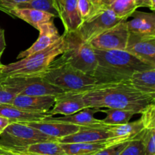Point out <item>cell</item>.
<instances>
[{
	"mask_svg": "<svg viewBox=\"0 0 155 155\" xmlns=\"http://www.w3.org/2000/svg\"><path fill=\"white\" fill-rule=\"evenodd\" d=\"M131 21H127L130 33L142 35H155V15L152 13L135 11Z\"/></svg>",
	"mask_w": 155,
	"mask_h": 155,
	"instance_id": "cell-17",
	"label": "cell"
},
{
	"mask_svg": "<svg viewBox=\"0 0 155 155\" xmlns=\"http://www.w3.org/2000/svg\"><path fill=\"white\" fill-rule=\"evenodd\" d=\"M0 137V144L20 153L31 144L57 140L21 122H11Z\"/></svg>",
	"mask_w": 155,
	"mask_h": 155,
	"instance_id": "cell-6",
	"label": "cell"
},
{
	"mask_svg": "<svg viewBox=\"0 0 155 155\" xmlns=\"http://www.w3.org/2000/svg\"><path fill=\"white\" fill-rule=\"evenodd\" d=\"M127 143L106 147V148L100 150V151H98V153H96L94 155H118L120 153V152L123 150V148L125 147Z\"/></svg>",
	"mask_w": 155,
	"mask_h": 155,
	"instance_id": "cell-34",
	"label": "cell"
},
{
	"mask_svg": "<svg viewBox=\"0 0 155 155\" xmlns=\"http://www.w3.org/2000/svg\"><path fill=\"white\" fill-rule=\"evenodd\" d=\"M121 20L124 19H120L111 10L102 6L95 15L83 21L77 31L85 41L90 43L92 40L116 25Z\"/></svg>",
	"mask_w": 155,
	"mask_h": 155,
	"instance_id": "cell-8",
	"label": "cell"
},
{
	"mask_svg": "<svg viewBox=\"0 0 155 155\" xmlns=\"http://www.w3.org/2000/svg\"><path fill=\"white\" fill-rule=\"evenodd\" d=\"M85 108L84 102L78 92H64L55 96L54 106L48 112L51 115L56 114L69 115Z\"/></svg>",
	"mask_w": 155,
	"mask_h": 155,
	"instance_id": "cell-15",
	"label": "cell"
},
{
	"mask_svg": "<svg viewBox=\"0 0 155 155\" xmlns=\"http://www.w3.org/2000/svg\"><path fill=\"white\" fill-rule=\"evenodd\" d=\"M97 65L93 76L97 84L130 81L135 72L155 68L125 50H98L94 49Z\"/></svg>",
	"mask_w": 155,
	"mask_h": 155,
	"instance_id": "cell-2",
	"label": "cell"
},
{
	"mask_svg": "<svg viewBox=\"0 0 155 155\" xmlns=\"http://www.w3.org/2000/svg\"><path fill=\"white\" fill-rule=\"evenodd\" d=\"M77 6L83 21L92 17L102 8L101 0H77Z\"/></svg>",
	"mask_w": 155,
	"mask_h": 155,
	"instance_id": "cell-28",
	"label": "cell"
},
{
	"mask_svg": "<svg viewBox=\"0 0 155 155\" xmlns=\"http://www.w3.org/2000/svg\"><path fill=\"white\" fill-rule=\"evenodd\" d=\"M59 18L61 20L64 32L77 31L83 23L77 6V0H65L59 14Z\"/></svg>",
	"mask_w": 155,
	"mask_h": 155,
	"instance_id": "cell-20",
	"label": "cell"
},
{
	"mask_svg": "<svg viewBox=\"0 0 155 155\" xmlns=\"http://www.w3.org/2000/svg\"><path fill=\"white\" fill-rule=\"evenodd\" d=\"M125 51L155 68V35L130 33Z\"/></svg>",
	"mask_w": 155,
	"mask_h": 155,
	"instance_id": "cell-10",
	"label": "cell"
},
{
	"mask_svg": "<svg viewBox=\"0 0 155 155\" xmlns=\"http://www.w3.org/2000/svg\"><path fill=\"white\" fill-rule=\"evenodd\" d=\"M4 31H5L4 30H2V29H1V28H0V35H1L2 33L3 32H4Z\"/></svg>",
	"mask_w": 155,
	"mask_h": 155,
	"instance_id": "cell-41",
	"label": "cell"
},
{
	"mask_svg": "<svg viewBox=\"0 0 155 155\" xmlns=\"http://www.w3.org/2000/svg\"><path fill=\"white\" fill-rule=\"evenodd\" d=\"M136 7H147L151 11L155 10V0H134Z\"/></svg>",
	"mask_w": 155,
	"mask_h": 155,
	"instance_id": "cell-35",
	"label": "cell"
},
{
	"mask_svg": "<svg viewBox=\"0 0 155 155\" xmlns=\"http://www.w3.org/2000/svg\"><path fill=\"white\" fill-rule=\"evenodd\" d=\"M140 114L145 129H155V103L149 105Z\"/></svg>",
	"mask_w": 155,
	"mask_h": 155,
	"instance_id": "cell-31",
	"label": "cell"
},
{
	"mask_svg": "<svg viewBox=\"0 0 155 155\" xmlns=\"http://www.w3.org/2000/svg\"><path fill=\"white\" fill-rule=\"evenodd\" d=\"M0 115L10 120L12 122H27L39 121L48 116H52L49 112L41 113L24 110L12 104L0 105Z\"/></svg>",
	"mask_w": 155,
	"mask_h": 155,
	"instance_id": "cell-18",
	"label": "cell"
},
{
	"mask_svg": "<svg viewBox=\"0 0 155 155\" xmlns=\"http://www.w3.org/2000/svg\"><path fill=\"white\" fill-rule=\"evenodd\" d=\"M62 36L57 42L42 51L32 54L15 62L0 65V82L12 78L40 77L50 64L62 53Z\"/></svg>",
	"mask_w": 155,
	"mask_h": 155,
	"instance_id": "cell-3",
	"label": "cell"
},
{
	"mask_svg": "<svg viewBox=\"0 0 155 155\" xmlns=\"http://www.w3.org/2000/svg\"><path fill=\"white\" fill-rule=\"evenodd\" d=\"M6 14L12 17H16L26 21L38 30L39 26L42 24L53 20L54 18L52 15L42 11L36 10L33 9H16L8 11Z\"/></svg>",
	"mask_w": 155,
	"mask_h": 155,
	"instance_id": "cell-21",
	"label": "cell"
},
{
	"mask_svg": "<svg viewBox=\"0 0 155 155\" xmlns=\"http://www.w3.org/2000/svg\"><path fill=\"white\" fill-rule=\"evenodd\" d=\"M64 92H81L97 84L96 79L56 58L40 76Z\"/></svg>",
	"mask_w": 155,
	"mask_h": 155,
	"instance_id": "cell-4",
	"label": "cell"
},
{
	"mask_svg": "<svg viewBox=\"0 0 155 155\" xmlns=\"http://www.w3.org/2000/svg\"><path fill=\"white\" fill-rule=\"evenodd\" d=\"M21 123H24L27 126H31L45 135H48L57 140L75 133L77 131H79L80 128V126L71 124V123L55 121V120L51 119L50 116L44 119L39 120V121L27 122Z\"/></svg>",
	"mask_w": 155,
	"mask_h": 155,
	"instance_id": "cell-11",
	"label": "cell"
},
{
	"mask_svg": "<svg viewBox=\"0 0 155 155\" xmlns=\"http://www.w3.org/2000/svg\"><path fill=\"white\" fill-rule=\"evenodd\" d=\"M130 81L138 91L155 95V68L136 71L132 75Z\"/></svg>",
	"mask_w": 155,
	"mask_h": 155,
	"instance_id": "cell-23",
	"label": "cell"
},
{
	"mask_svg": "<svg viewBox=\"0 0 155 155\" xmlns=\"http://www.w3.org/2000/svg\"><path fill=\"white\" fill-rule=\"evenodd\" d=\"M18 9H33L42 11L52 15L54 18H58V11L54 0H30L28 2L24 3L18 6Z\"/></svg>",
	"mask_w": 155,
	"mask_h": 155,
	"instance_id": "cell-27",
	"label": "cell"
},
{
	"mask_svg": "<svg viewBox=\"0 0 155 155\" xmlns=\"http://www.w3.org/2000/svg\"><path fill=\"white\" fill-rule=\"evenodd\" d=\"M0 83L17 95L57 96L64 93L41 77L8 79Z\"/></svg>",
	"mask_w": 155,
	"mask_h": 155,
	"instance_id": "cell-7",
	"label": "cell"
},
{
	"mask_svg": "<svg viewBox=\"0 0 155 155\" xmlns=\"http://www.w3.org/2000/svg\"><path fill=\"white\" fill-rule=\"evenodd\" d=\"M11 122H12L9 119L0 115V135L4 132L5 129L7 128V126H8Z\"/></svg>",
	"mask_w": 155,
	"mask_h": 155,
	"instance_id": "cell-36",
	"label": "cell"
},
{
	"mask_svg": "<svg viewBox=\"0 0 155 155\" xmlns=\"http://www.w3.org/2000/svg\"><path fill=\"white\" fill-rule=\"evenodd\" d=\"M55 96L17 95L10 104L33 112H48L53 107Z\"/></svg>",
	"mask_w": 155,
	"mask_h": 155,
	"instance_id": "cell-14",
	"label": "cell"
},
{
	"mask_svg": "<svg viewBox=\"0 0 155 155\" xmlns=\"http://www.w3.org/2000/svg\"><path fill=\"white\" fill-rule=\"evenodd\" d=\"M30 1V0H0V11L7 13L8 11L18 8L20 5Z\"/></svg>",
	"mask_w": 155,
	"mask_h": 155,
	"instance_id": "cell-32",
	"label": "cell"
},
{
	"mask_svg": "<svg viewBox=\"0 0 155 155\" xmlns=\"http://www.w3.org/2000/svg\"><path fill=\"white\" fill-rule=\"evenodd\" d=\"M86 108L124 109L140 114L154 103L155 95L138 91L130 81L117 83L96 84L90 89L78 92Z\"/></svg>",
	"mask_w": 155,
	"mask_h": 155,
	"instance_id": "cell-1",
	"label": "cell"
},
{
	"mask_svg": "<svg viewBox=\"0 0 155 155\" xmlns=\"http://www.w3.org/2000/svg\"><path fill=\"white\" fill-rule=\"evenodd\" d=\"M16 96V94L9 91L4 84L0 83V105L10 104Z\"/></svg>",
	"mask_w": 155,
	"mask_h": 155,
	"instance_id": "cell-33",
	"label": "cell"
},
{
	"mask_svg": "<svg viewBox=\"0 0 155 155\" xmlns=\"http://www.w3.org/2000/svg\"><path fill=\"white\" fill-rule=\"evenodd\" d=\"M101 3L120 19L127 20L137 9L134 0H101Z\"/></svg>",
	"mask_w": 155,
	"mask_h": 155,
	"instance_id": "cell-25",
	"label": "cell"
},
{
	"mask_svg": "<svg viewBox=\"0 0 155 155\" xmlns=\"http://www.w3.org/2000/svg\"><path fill=\"white\" fill-rule=\"evenodd\" d=\"M4 155H28V154H26V153H20V152H17V151H11L9 153H6V154Z\"/></svg>",
	"mask_w": 155,
	"mask_h": 155,
	"instance_id": "cell-40",
	"label": "cell"
},
{
	"mask_svg": "<svg viewBox=\"0 0 155 155\" xmlns=\"http://www.w3.org/2000/svg\"><path fill=\"white\" fill-rule=\"evenodd\" d=\"M96 110L97 109L92 108H85L72 115H64L58 118L50 116V118L55 121L71 123L82 127H104L107 126L103 122L102 120L98 119L94 117L93 114Z\"/></svg>",
	"mask_w": 155,
	"mask_h": 155,
	"instance_id": "cell-19",
	"label": "cell"
},
{
	"mask_svg": "<svg viewBox=\"0 0 155 155\" xmlns=\"http://www.w3.org/2000/svg\"><path fill=\"white\" fill-rule=\"evenodd\" d=\"M22 153L28 155H66L58 140L31 144L26 147Z\"/></svg>",
	"mask_w": 155,
	"mask_h": 155,
	"instance_id": "cell-24",
	"label": "cell"
},
{
	"mask_svg": "<svg viewBox=\"0 0 155 155\" xmlns=\"http://www.w3.org/2000/svg\"><path fill=\"white\" fill-rule=\"evenodd\" d=\"M107 114L105 118L102 120L107 125H121L130 122L135 112L132 110L124 109H107L101 110Z\"/></svg>",
	"mask_w": 155,
	"mask_h": 155,
	"instance_id": "cell-26",
	"label": "cell"
},
{
	"mask_svg": "<svg viewBox=\"0 0 155 155\" xmlns=\"http://www.w3.org/2000/svg\"><path fill=\"white\" fill-rule=\"evenodd\" d=\"M110 125L104 127H82L80 126L79 131L72 135H68L64 138L58 139L60 143H88L98 142L108 140L110 133L107 127Z\"/></svg>",
	"mask_w": 155,
	"mask_h": 155,
	"instance_id": "cell-16",
	"label": "cell"
},
{
	"mask_svg": "<svg viewBox=\"0 0 155 155\" xmlns=\"http://www.w3.org/2000/svg\"><path fill=\"white\" fill-rule=\"evenodd\" d=\"M6 43H5V31L0 35V65H1V57L2 55L3 52L5 50Z\"/></svg>",
	"mask_w": 155,
	"mask_h": 155,
	"instance_id": "cell-37",
	"label": "cell"
},
{
	"mask_svg": "<svg viewBox=\"0 0 155 155\" xmlns=\"http://www.w3.org/2000/svg\"><path fill=\"white\" fill-rule=\"evenodd\" d=\"M118 155H144V147L139 135L138 138L127 142Z\"/></svg>",
	"mask_w": 155,
	"mask_h": 155,
	"instance_id": "cell-30",
	"label": "cell"
},
{
	"mask_svg": "<svg viewBox=\"0 0 155 155\" xmlns=\"http://www.w3.org/2000/svg\"><path fill=\"white\" fill-rule=\"evenodd\" d=\"M66 155H94L100 150L110 147L108 140L98 142L61 143Z\"/></svg>",
	"mask_w": 155,
	"mask_h": 155,
	"instance_id": "cell-22",
	"label": "cell"
},
{
	"mask_svg": "<svg viewBox=\"0 0 155 155\" xmlns=\"http://www.w3.org/2000/svg\"><path fill=\"white\" fill-rule=\"evenodd\" d=\"M144 147V155H155V129H144L139 135Z\"/></svg>",
	"mask_w": 155,
	"mask_h": 155,
	"instance_id": "cell-29",
	"label": "cell"
},
{
	"mask_svg": "<svg viewBox=\"0 0 155 155\" xmlns=\"http://www.w3.org/2000/svg\"><path fill=\"white\" fill-rule=\"evenodd\" d=\"M11 151H14V150H12V149L8 148V147H5V146L0 144V155L6 154V153H9V152H11Z\"/></svg>",
	"mask_w": 155,
	"mask_h": 155,
	"instance_id": "cell-39",
	"label": "cell"
},
{
	"mask_svg": "<svg viewBox=\"0 0 155 155\" xmlns=\"http://www.w3.org/2000/svg\"><path fill=\"white\" fill-rule=\"evenodd\" d=\"M54 2H55V4H56V6H57L58 11V13L60 14L62 8H63V6H64V3L65 0H54Z\"/></svg>",
	"mask_w": 155,
	"mask_h": 155,
	"instance_id": "cell-38",
	"label": "cell"
},
{
	"mask_svg": "<svg viewBox=\"0 0 155 155\" xmlns=\"http://www.w3.org/2000/svg\"><path fill=\"white\" fill-rule=\"evenodd\" d=\"M39 32V37L33 43L31 46L27 50L21 51L17 56L18 59H21L32 54L42 51L49 47L54 43L57 42L61 37L57 27L54 25L53 20L42 24L38 29Z\"/></svg>",
	"mask_w": 155,
	"mask_h": 155,
	"instance_id": "cell-12",
	"label": "cell"
},
{
	"mask_svg": "<svg viewBox=\"0 0 155 155\" xmlns=\"http://www.w3.org/2000/svg\"><path fill=\"white\" fill-rule=\"evenodd\" d=\"M144 128L141 119L136 121L121 125H110L107 127L110 138L108 141L110 145L124 144L138 138Z\"/></svg>",
	"mask_w": 155,
	"mask_h": 155,
	"instance_id": "cell-13",
	"label": "cell"
},
{
	"mask_svg": "<svg viewBox=\"0 0 155 155\" xmlns=\"http://www.w3.org/2000/svg\"><path fill=\"white\" fill-rule=\"evenodd\" d=\"M61 36L64 50L60 57L57 59L92 76L97 65V58L93 47L85 41L77 31L64 32Z\"/></svg>",
	"mask_w": 155,
	"mask_h": 155,
	"instance_id": "cell-5",
	"label": "cell"
},
{
	"mask_svg": "<svg viewBox=\"0 0 155 155\" xmlns=\"http://www.w3.org/2000/svg\"><path fill=\"white\" fill-rule=\"evenodd\" d=\"M129 34L127 20H121L116 25L92 40L89 43L98 50H125Z\"/></svg>",
	"mask_w": 155,
	"mask_h": 155,
	"instance_id": "cell-9",
	"label": "cell"
}]
</instances>
